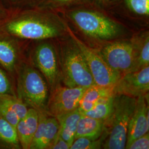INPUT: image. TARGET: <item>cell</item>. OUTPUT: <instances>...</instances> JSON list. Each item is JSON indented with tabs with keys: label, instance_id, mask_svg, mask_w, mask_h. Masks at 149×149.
<instances>
[{
	"label": "cell",
	"instance_id": "cell-1",
	"mask_svg": "<svg viewBox=\"0 0 149 149\" xmlns=\"http://www.w3.org/2000/svg\"><path fill=\"white\" fill-rule=\"evenodd\" d=\"M136 98L116 95L110 116L103 121L102 148L125 149L130 119L133 113Z\"/></svg>",
	"mask_w": 149,
	"mask_h": 149
},
{
	"label": "cell",
	"instance_id": "cell-2",
	"mask_svg": "<svg viewBox=\"0 0 149 149\" xmlns=\"http://www.w3.org/2000/svg\"><path fill=\"white\" fill-rule=\"evenodd\" d=\"M17 93L27 106L38 111H45L49 99L48 84L37 70L28 65L22 66L17 81Z\"/></svg>",
	"mask_w": 149,
	"mask_h": 149
},
{
	"label": "cell",
	"instance_id": "cell-3",
	"mask_svg": "<svg viewBox=\"0 0 149 149\" xmlns=\"http://www.w3.org/2000/svg\"><path fill=\"white\" fill-rule=\"evenodd\" d=\"M61 64L66 86L88 88L95 85L85 58L75 43L65 49Z\"/></svg>",
	"mask_w": 149,
	"mask_h": 149
},
{
	"label": "cell",
	"instance_id": "cell-4",
	"mask_svg": "<svg viewBox=\"0 0 149 149\" xmlns=\"http://www.w3.org/2000/svg\"><path fill=\"white\" fill-rule=\"evenodd\" d=\"M69 17L82 32L91 37L110 39L120 31L117 23L96 12L76 10L70 13Z\"/></svg>",
	"mask_w": 149,
	"mask_h": 149
},
{
	"label": "cell",
	"instance_id": "cell-5",
	"mask_svg": "<svg viewBox=\"0 0 149 149\" xmlns=\"http://www.w3.org/2000/svg\"><path fill=\"white\" fill-rule=\"evenodd\" d=\"M70 34L85 58L95 85L114 87L121 75L112 69L101 54L87 47L72 32Z\"/></svg>",
	"mask_w": 149,
	"mask_h": 149
},
{
	"label": "cell",
	"instance_id": "cell-6",
	"mask_svg": "<svg viewBox=\"0 0 149 149\" xmlns=\"http://www.w3.org/2000/svg\"><path fill=\"white\" fill-rule=\"evenodd\" d=\"M87 88L62 87L56 85L48 99L45 112L56 119L79 108Z\"/></svg>",
	"mask_w": 149,
	"mask_h": 149
},
{
	"label": "cell",
	"instance_id": "cell-7",
	"mask_svg": "<svg viewBox=\"0 0 149 149\" xmlns=\"http://www.w3.org/2000/svg\"><path fill=\"white\" fill-rule=\"evenodd\" d=\"M6 31L11 35L23 39L40 40L58 36L59 28L53 24L34 18H24L8 23Z\"/></svg>",
	"mask_w": 149,
	"mask_h": 149
},
{
	"label": "cell",
	"instance_id": "cell-8",
	"mask_svg": "<svg viewBox=\"0 0 149 149\" xmlns=\"http://www.w3.org/2000/svg\"><path fill=\"white\" fill-rule=\"evenodd\" d=\"M108 65L121 76L134 71L136 56L132 42H118L105 46L100 54Z\"/></svg>",
	"mask_w": 149,
	"mask_h": 149
},
{
	"label": "cell",
	"instance_id": "cell-9",
	"mask_svg": "<svg viewBox=\"0 0 149 149\" xmlns=\"http://www.w3.org/2000/svg\"><path fill=\"white\" fill-rule=\"evenodd\" d=\"M149 66L123 74L114 86L116 95L138 98L148 95Z\"/></svg>",
	"mask_w": 149,
	"mask_h": 149
},
{
	"label": "cell",
	"instance_id": "cell-10",
	"mask_svg": "<svg viewBox=\"0 0 149 149\" xmlns=\"http://www.w3.org/2000/svg\"><path fill=\"white\" fill-rule=\"evenodd\" d=\"M34 60L52 92L57 85L59 77L58 59L55 49L49 43L40 44L36 50Z\"/></svg>",
	"mask_w": 149,
	"mask_h": 149
},
{
	"label": "cell",
	"instance_id": "cell-11",
	"mask_svg": "<svg viewBox=\"0 0 149 149\" xmlns=\"http://www.w3.org/2000/svg\"><path fill=\"white\" fill-rule=\"evenodd\" d=\"M38 114L37 129L29 149H48L58 134L59 122L45 111H38Z\"/></svg>",
	"mask_w": 149,
	"mask_h": 149
},
{
	"label": "cell",
	"instance_id": "cell-12",
	"mask_svg": "<svg viewBox=\"0 0 149 149\" xmlns=\"http://www.w3.org/2000/svg\"><path fill=\"white\" fill-rule=\"evenodd\" d=\"M147 95L136 98L135 108L128 125L125 147L134 140L149 133V106Z\"/></svg>",
	"mask_w": 149,
	"mask_h": 149
},
{
	"label": "cell",
	"instance_id": "cell-13",
	"mask_svg": "<svg viewBox=\"0 0 149 149\" xmlns=\"http://www.w3.org/2000/svg\"><path fill=\"white\" fill-rule=\"evenodd\" d=\"M28 110L27 105L18 96L13 94L0 95V116L16 128Z\"/></svg>",
	"mask_w": 149,
	"mask_h": 149
},
{
	"label": "cell",
	"instance_id": "cell-14",
	"mask_svg": "<svg viewBox=\"0 0 149 149\" xmlns=\"http://www.w3.org/2000/svg\"><path fill=\"white\" fill-rule=\"evenodd\" d=\"M39 120L38 111L34 108H28L24 117L16 126L19 144L24 149H29L37 129Z\"/></svg>",
	"mask_w": 149,
	"mask_h": 149
},
{
	"label": "cell",
	"instance_id": "cell-15",
	"mask_svg": "<svg viewBox=\"0 0 149 149\" xmlns=\"http://www.w3.org/2000/svg\"><path fill=\"white\" fill-rule=\"evenodd\" d=\"M113 95H116L114 87L92 86L86 90L80 101L79 109L81 113L89 111L99 102Z\"/></svg>",
	"mask_w": 149,
	"mask_h": 149
},
{
	"label": "cell",
	"instance_id": "cell-16",
	"mask_svg": "<svg viewBox=\"0 0 149 149\" xmlns=\"http://www.w3.org/2000/svg\"><path fill=\"white\" fill-rule=\"evenodd\" d=\"M81 116V112L78 108L57 119L59 123L58 135L70 146L75 139L77 124Z\"/></svg>",
	"mask_w": 149,
	"mask_h": 149
},
{
	"label": "cell",
	"instance_id": "cell-17",
	"mask_svg": "<svg viewBox=\"0 0 149 149\" xmlns=\"http://www.w3.org/2000/svg\"><path fill=\"white\" fill-rule=\"evenodd\" d=\"M103 130V120L82 114L77 124L75 139L85 137L97 139L101 136Z\"/></svg>",
	"mask_w": 149,
	"mask_h": 149
},
{
	"label": "cell",
	"instance_id": "cell-18",
	"mask_svg": "<svg viewBox=\"0 0 149 149\" xmlns=\"http://www.w3.org/2000/svg\"><path fill=\"white\" fill-rule=\"evenodd\" d=\"M135 56L136 65L134 71L141 69L149 65V33H145L132 40Z\"/></svg>",
	"mask_w": 149,
	"mask_h": 149
},
{
	"label": "cell",
	"instance_id": "cell-19",
	"mask_svg": "<svg viewBox=\"0 0 149 149\" xmlns=\"http://www.w3.org/2000/svg\"><path fill=\"white\" fill-rule=\"evenodd\" d=\"M17 61V53L12 43L0 39V65L7 71L13 72Z\"/></svg>",
	"mask_w": 149,
	"mask_h": 149
},
{
	"label": "cell",
	"instance_id": "cell-20",
	"mask_svg": "<svg viewBox=\"0 0 149 149\" xmlns=\"http://www.w3.org/2000/svg\"><path fill=\"white\" fill-rule=\"evenodd\" d=\"M0 143L13 149H19L21 146L16 127L1 116Z\"/></svg>",
	"mask_w": 149,
	"mask_h": 149
},
{
	"label": "cell",
	"instance_id": "cell-21",
	"mask_svg": "<svg viewBox=\"0 0 149 149\" xmlns=\"http://www.w3.org/2000/svg\"><path fill=\"white\" fill-rule=\"evenodd\" d=\"M115 96H110L102 100L97 103L91 110L81 113V114L103 121L105 120L112 113Z\"/></svg>",
	"mask_w": 149,
	"mask_h": 149
},
{
	"label": "cell",
	"instance_id": "cell-22",
	"mask_svg": "<svg viewBox=\"0 0 149 149\" xmlns=\"http://www.w3.org/2000/svg\"><path fill=\"white\" fill-rule=\"evenodd\" d=\"M103 139L79 137L75 139L70 146L71 149H97L102 148Z\"/></svg>",
	"mask_w": 149,
	"mask_h": 149
},
{
	"label": "cell",
	"instance_id": "cell-23",
	"mask_svg": "<svg viewBox=\"0 0 149 149\" xmlns=\"http://www.w3.org/2000/svg\"><path fill=\"white\" fill-rule=\"evenodd\" d=\"M128 8L134 13L143 16H149V0H125Z\"/></svg>",
	"mask_w": 149,
	"mask_h": 149
},
{
	"label": "cell",
	"instance_id": "cell-24",
	"mask_svg": "<svg viewBox=\"0 0 149 149\" xmlns=\"http://www.w3.org/2000/svg\"><path fill=\"white\" fill-rule=\"evenodd\" d=\"M127 149H149V134L147 133L144 135L134 140L125 148Z\"/></svg>",
	"mask_w": 149,
	"mask_h": 149
},
{
	"label": "cell",
	"instance_id": "cell-25",
	"mask_svg": "<svg viewBox=\"0 0 149 149\" xmlns=\"http://www.w3.org/2000/svg\"><path fill=\"white\" fill-rule=\"evenodd\" d=\"M12 94L11 82L7 74L0 68V95Z\"/></svg>",
	"mask_w": 149,
	"mask_h": 149
},
{
	"label": "cell",
	"instance_id": "cell-26",
	"mask_svg": "<svg viewBox=\"0 0 149 149\" xmlns=\"http://www.w3.org/2000/svg\"><path fill=\"white\" fill-rule=\"evenodd\" d=\"M70 145L58 134L56 138L48 149H69Z\"/></svg>",
	"mask_w": 149,
	"mask_h": 149
},
{
	"label": "cell",
	"instance_id": "cell-27",
	"mask_svg": "<svg viewBox=\"0 0 149 149\" xmlns=\"http://www.w3.org/2000/svg\"><path fill=\"white\" fill-rule=\"evenodd\" d=\"M53 2H54L55 3L59 4V5H64V4H66L71 3L76 0H51Z\"/></svg>",
	"mask_w": 149,
	"mask_h": 149
},
{
	"label": "cell",
	"instance_id": "cell-28",
	"mask_svg": "<svg viewBox=\"0 0 149 149\" xmlns=\"http://www.w3.org/2000/svg\"><path fill=\"white\" fill-rule=\"evenodd\" d=\"M99 2H102V3H107L109 1H111V0H98Z\"/></svg>",
	"mask_w": 149,
	"mask_h": 149
}]
</instances>
